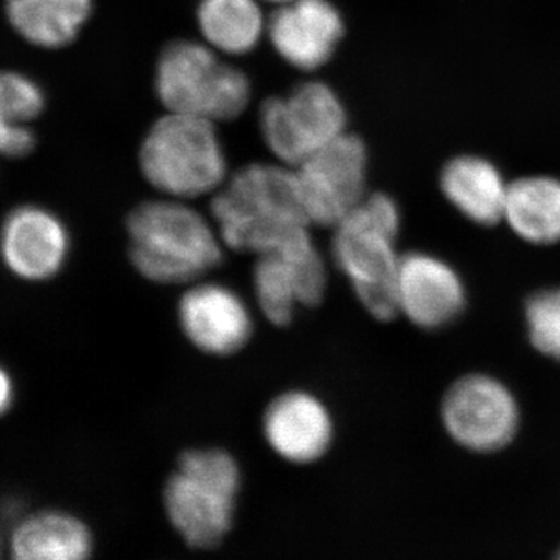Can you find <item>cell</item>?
Segmentation results:
<instances>
[{
  "label": "cell",
  "mask_w": 560,
  "mask_h": 560,
  "mask_svg": "<svg viewBox=\"0 0 560 560\" xmlns=\"http://www.w3.org/2000/svg\"><path fill=\"white\" fill-rule=\"evenodd\" d=\"M210 215L224 248L254 256L312 234L294 168L285 164L241 168L213 195Z\"/></svg>",
  "instance_id": "cell-1"
},
{
  "label": "cell",
  "mask_w": 560,
  "mask_h": 560,
  "mask_svg": "<svg viewBox=\"0 0 560 560\" xmlns=\"http://www.w3.org/2000/svg\"><path fill=\"white\" fill-rule=\"evenodd\" d=\"M127 232L132 267L161 285H190L223 260L224 245L213 221L183 200L140 202L128 215Z\"/></svg>",
  "instance_id": "cell-2"
},
{
  "label": "cell",
  "mask_w": 560,
  "mask_h": 560,
  "mask_svg": "<svg viewBox=\"0 0 560 560\" xmlns=\"http://www.w3.org/2000/svg\"><path fill=\"white\" fill-rule=\"evenodd\" d=\"M400 226L396 201L385 194H368L331 228V260L348 279L364 311L378 320L397 316Z\"/></svg>",
  "instance_id": "cell-3"
},
{
  "label": "cell",
  "mask_w": 560,
  "mask_h": 560,
  "mask_svg": "<svg viewBox=\"0 0 560 560\" xmlns=\"http://www.w3.org/2000/svg\"><path fill=\"white\" fill-rule=\"evenodd\" d=\"M140 171L164 197L191 200L215 194L228 179L215 124L168 113L151 127L139 153Z\"/></svg>",
  "instance_id": "cell-4"
},
{
  "label": "cell",
  "mask_w": 560,
  "mask_h": 560,
  "mask_svg": "<svg viewBox=\"0 0 560 560\" xmlns=\"http://www.w3.org/2000/svg\"><path fill=\"white\" fill-rule=\"evenodd\" d=\"M242 475L221 448L184 453L164 489L172 525L194 548H213L230 533Z\"/></svg>",
  "instance_id": "cell-5"
},
{
  "label": "cell",
  "mask_w": 560,
  "mask_h": 560,
  "mask_svg": "<svg viewBox=\"0 0 560 560\" xmlns=\"http://www.w3.org/2000/svg\"><path fill=\"white\" fill-rule=\"evenodd\" d=\"M156 92L168 113L215 124L241 116L249 102L250 84L241 69L221 61L212 47L175 40L158 61Z\"/></svg>",
  "instance_id": "cell-6"
},
{
  "label": "cell",
  "mask_w": 560,
  "mask_h": 560,
  "mask_svg": "<svg viewBox=\"0 0 560 560\" xmlns=\"http://www.w3.org/2000/svg\"><path fill=\"white\" fill-rule=\"evenodd\" d=\"M440 416L456 445L481 455L506 448L522 423L514 390L486 372H470L453 382L442 397Z\"/></svg>",
  "instance_id": "cell-7"
},
{
  "label": "cell",
  "mask_w": 560,
  "mask_h": 560,
  "mask_svg": "<svg viewBox=\"0 0 560 560\" xmlns=\"http://www.w3.org/2000/svg\"><path fill=\"white\" fill-rule=\"evenodd\" d=\"M265 143L282 164L296 167L346 132V110L320 81H308L289 97L268 98L260 109Z\"/></svg>",
  "instance_id": "cell-8"
},
{
  "label": "cell",
  "mask_w": 560,
  "mask_h": 560,
  "mask_svg": "<svg viewBox=\"0 0 560 560\" xmlns=\"http://www.w3.org/2000/svg\"><path fill=\"white\" fill-rule=\"evenodd\" d=\"M293 168L312 226H337L366 198L368 153L357 136L345 132Z\"/></svg>",
  "instance_id": "cell-9"
},
{
  "label": "cell",
  "mask_w": 560,
  "mask_h": 560,
  "mask_svg": "<svg viewBox=\"0 0 560 560\" xmlns=\"http://www.w3.org/2000/svg\"><path fill=\"white\" fill-rule=\"evenodd\" d=\"M329 271L312 234L283 248L256 256L253 290L257 307L275 326H289L300 307L324 300Z\"/></svg>",
  "instance_id": "cell-10"
},
{
  "label": "cell",
  "mask_w": 560,
  "mask_h": 560,
  "mask_svg": "<svg viewBox=\"0 0 560 560\" xmlns=\"http://www.w3.org/2000/svg\"><path fill=\"white\" fill-rule=\"evenodd\" d=\"M467 301L466 282L451 261L427 250L401 254L397 315L420 330H444L466 312Z\"/></svg>",
  "instance_id": "cell-11"
},
{
  "label": "cell",
  "mask_w": 560,
  "mask_h": 560,
  "mask_svg": "<svg viewBox=\"0 0 560 560\" xmlns=\"http://www.w3.org/2000/svg\"><path fill=\"white\" fill-rule=\"evenodd\" d=\"M178 323L191 346L213 357L234 355L254 331L245 298L230 285L202 279L187 285L180 296Z\"/></svg>",
  "instance_id": "cell-12"
},
{
  "label": "cell",
  "mask_w": 560,
  "mask_h": 560,
  "mask_svg": "<svg viewBox=\"0 0 560 560\" xmlns=\"http://www.w3.org/2000/svg\"><path fill=\"white\" fill-rule=\"evenodd\" d=\"M70 253L68 228L50 210L21 206L0 230V256L14 276L40 282L57 276Z\"/></svg>",
  "instance_id": "cell-13"
},
{
  "label": "cell",
  "mask_w": 560,
  "mask_h": 560,
  "mask_svg": "<svg viewBox=\"0 0 560 560\" xmlns=\"http://www.w3.org/2000/svg\"><path fill=\"white\" fill-rule=\"evenodd\" d=\"M264 436L271 451L294 464H311L329 452L335 423L327 405L308 390L291 389L265 410Z\"/></svg>",
  "instance_id": "cell-14"
},
{
  "label": "cell",
  "mask_w": 560,
  "mask_h": 560,
  "mask_svg": "<svg viewBox=\"0 0 560 560\" xmlns=\"http://www.w3.org/2000/svg\"><path fill=\"white\" fill-rule=\"evenodd\" d=\"M267 33L275 50L289 65L315 70L330 60L345 24L329 0H291L272 13Z\"/></svg>",
  "instance_id": "cell-15"
},
{
  "label": "cell",
  "mask_w": 560,
  "mask_h": 560,
  "mask_svg": "<svg viewBox=\"0 0 560 560\" xmlns=\"http://www.w3.org/2000/svg\"><path fill=\"white\" fill-rule=\"evenodd\" d=\"M510 184L492 162L477 156H459L445 164L441 190L445 200L464 219L478 226L503 223Z\"/></svg>",
  "instance_id": "cell-16"
},
{
  "label": "cell",
  "mask_w": 560,
  "mask_h": 560,
  "mask_svg": "<svg viewBox=\"0 0 560 560\" xmlns=\"http://www.w3.org/2000/svg\"><path fill=\"white\" fill-rule=\"evenodd\" d=\"M503 223L528 245L560 243V180L551 176H526L508 189Z\"/></svg>",
  "instance_id": "cell-17"
},
{
  "label": "cell",
  "mask_w": 560,
  "mask_h": 560,
  "mask_svg": "<svg viewBox=\"0 0 560 560\" xmlns=\"http://www.w3.org/2000/svg\"><path fill=\"white\" fill-rule=\"evenodd\" d=\"M92 11V0H7L14 32L43 49H61L75 40Z\"/></svg>",
  "instance_id": "cell-18"
},
{
  "label": "cell",
  "mask_w": 560,
  "mask_h": 560,
  "mask_svg": "<svg viewBox=\"0 0 560 560\" xmlns=\"http://www.w3.org/2000/svg\"><path fill=\"white\" fill-rule=\"evenodd\" d=\"M91 551L90 529L62 512L33 515L13 537V560H90Z\"/></svg>",
  "instance_id": "cell-19"
},
{
  "label": "cell",
  "mask_w": 560,
  "mask_h": 560,
  "mask_svg": "<svg viewBox=\"0 0 560 560\" xmlns=\"http://www.w3.org/2000/svg\"><path fill=\"white\" fill-rule=\"evenodd\" d=\"M198 25L209 46L228 55L256 49L267 31L257 0H201Z\"/></svg>",
  "instance_id": "cell-20"
},
{
  "label": "cell",
  "mask_w": 560,
  "mask_h": 560,
  "mask_svg": "<svg viewBox=\"0 0 560 560\" xmlns=\"http://www.w3.org/2000/svg\"><path fill=\"white\" fill-rule=\"evenodd\" d=\"M46 97L38 84L13 70H0V154L24 158L36 145L28 124L40 116Z\"/></svg>",
  "instance_id": "cell-21"
},
{
  "label": "cell",
  "mask_w": 560,
  "mask_h": 560,
  "mask_svg": "<svg viewBox=\"0 0 560 560\" xmlns=\"http://www.w3.org/2000/svg\"><path fill=\"white\" fill-rule=\"evenodd\" d=\"M523 316L533 349L560 363V287L534 291L525 302Z\"/></svg>",
  "instance_id": "cell-22"
},
{
  "label": "cell",
  "mask_w": 560,
  "mask_h": 560,
  "mask_svg": "<svg viewBox=\"0 0 560 560\" xmlns=\"http://www.w3.org/2000/svg\"><path fill=\"white\" fill-rule=\"evenodd\" d=\"M14 400V385L9 372L0 366V416L10 410Z\"/></svg>",
  "instance_id": "cell-23"
},
{
  "label": "cell",
  "mask_w": 560,
  "mask_h": 560,
  "mask_svg": "<svg viewBox=\"0 0 560 560\" xmlns=\"http://www.w3.org/2000/svg\"><path fill=\"white\" fill-rule=\"evenodd\" d=\"M267 2L278 3V5H283V3H289L291 0H267Z\"/></svg>",
  "instance_id": "cell-24"
},
{
  "label": "cell",
  "mask_w": 560,
  "mask_h": 560,
  "mask_svg": "<svg viewBox=\"0 0 560 560\" xmlns=\"http://www.w3.org/2000/svg\"><path fill=\"white\" fill-rule=\"evenodd\" d=\"M556 560H560V552H559V555H558V558H556Z\"/></svg>",
  "instance_id": "cell-25"
}]
</instances>
